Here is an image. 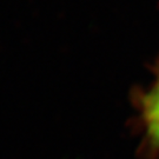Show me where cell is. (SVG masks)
<instances>
[{
    "instance_id": "1",
    "label": "cell",
    "mask_w": 159,
    "mask_h": 159,
    "mask_svg": "<svg viewBox=\"0 0 159 159\" xmlns=\"http://www.w3.org/2000/svg\"><path fill=\"white\" fill-rule=\"evenodd\" d=\"M143 117L148 137L159 148V77L144 97Z\"/></svg>"
}]
</instances>
